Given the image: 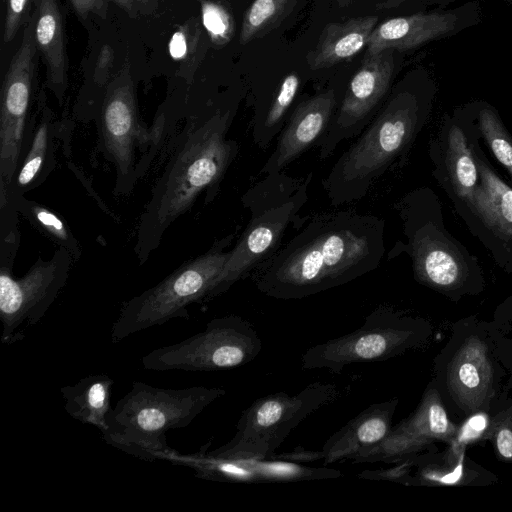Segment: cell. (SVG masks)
Wrapping results in <instances>:
<instances>
[{
  "mask_svg": "<svg viewBox=\"0 0 512 512\" xmlns=\"http://www.w3.org/2000/svg\"><path fill=\"white\" fill-rule=\"evenodd\" d=\"M301 229L250 276L264 295L309 297L377 269L385 252L384 219L354 210L306 217Z\"/></svg>",
  "mask_w": 512,
  "mask_h": 512,
  "instance_id": "6da1fadb",
  "label": "cell"
},
{
  "mask_svg": "<svg viewBox=\"0 0 512 512\" xmlns=\"http://www.w3.org/2000/svg\"><path fill=\"white\" fill-rule=\"evenodd\" d=\"M233 117L229 107L204 109L188 118L176 135L139 219L134 245L139 264L148 260L171 224L190 210L203 191L206 203L216 196L239 151L238 143L227 138Z\"/></svg>",
  "mask_w": 512,
  "mask_h": 512,
  "instance_id": "7a4b0ae2",
  "label": "cell"
},
{
  "mask_svg": "<svg viewBox=\"0 0 512 512\" xmlns=\"http://www.w3.org/2000/svg\"><path fill=\"white\" fill-rule=\"evenodd\" d=\"M425 116L414 94L393 95L323 178L330 203L340 206L364 198L372 184L407 154Z\"/></svg>",
  "mask_w": 512,
  "mask_h": 512,
  "instance_id": "3957f363",
  "label": "cell"
},
{
  "mask_svg": "<svg viewBox=\"0 0 512 512\" xmlns=\"http://www.w3.org/2000/svg\"><path fill=\"white\" fill-rule=\"evenodd\" d=\"M434 382L450 415L487 414L501 398L508 373L496 351L492 320L469 315L454 322L433 360Z\"/></svg>",
  "mask_w": 512,
  "mask_h": 512,
  "instance_id": "277c9868",
  "label": "cell"
},
{
  "mask_svg": "<svg viewBox=\"0 0 512 512\" xmlns=\"http://www.w3.org/2000/svg\"><path fill=\"white\" fill-rule=\"evenodd\" d=\"M225 394L218 387L164 389L135 381L110 411L103 439L143 460H167L174 449L167 444L166 432L188 426Z\"/></svg>",
  "mask_w": 512,
  "mask_h": 512,
  "instance_id": "5b68a950",
  "label": "cell"
},
{
  "mask_svg": "<svg viewBox=\"0 0 512 512\" xmlns=\"http://www.w3.org/2000/svg\"><path fill=\"white\" fill-rule=\"evenodd\" d=\"M312 173L292 177L284 171L266 174L241 197L250 218L216 283L211 299L226 292L237 281L280 247L290 224L308 200Z\"/></svg>",
  "mask_w": 512,
  "mask_h": 512,
  "instance_id": "8992f818",
  "label": "cell"
},
{
  "mask_svg": "<svg viewBox=\"0 0 512 512\" xmlns=\"http://www.w3.org/2000/svg\"><path fill=\"white\" fill-rule=\"evenodd\" d=\"M237 232L217 241L205 253L183 263L155 286L124 302L112 325L116 344L132 334L171 319H188V306L211 300L212 292L230 257Z\"/></svg>",
  "mask_w": 512,
  "mask_h": 512,
  "instance_id": "52a82bcc",
  "label": "cell"
},
{
  "mask_svg": "<svg viewBox=\"0 0 512 512\" xmlns=\"http://www.w3.org/2000/svg\"><path fill=\"white\" fill-rule=\"evenodd\" d=\"M398 209L418 283L453 302L483 292L485 280L476 259L448 234L441 221L426 218L418 191L407 195Z\"/></svg>",
  "mask_w": 512,
  "mask_h": 512,
  "instance_id": "ba28073f",
  "label": "cell"
},
{
  "mask_svg": "<svg viewBox=\"0 0 512 512\" xmlns=\"http://www.w3.org/2000/svg\"><path fill=\"white\" fill-rule=\"evenodd\" d=\"M433 334L434 326L429 320L379 306L355 331L309 347L302 355L301 366L339 373L347 365L385 361L423 348Z\"/></svg>",
  "mask_w": 512,
  "mask_h": 512,
  "instance_id": "9c48e42d",
  "label": "cell"
},
{
  "mask_svg": "<svg viewBox=\"0 0 512 512\" xmlns=\"http://www.w3.org/2000/svg\"><path fill=\"white\" fill-rule=\"evenodd\" d=\"M340 394L336 384L319 381L295 395L279 392L261 397L242 412L234 437L210 452L233 458H271L295 427Z\"/></svg>",
  "mask_w": 512,
  "mask_h": 512,
  "instance_id": "30bf717a",
  "label": "cell"
},
{
  "mask_svg": "<svg viewBox=\"0 0 512 512\" xmlns=\"http://www.w3.org/2000/svg\"><path fill=\"white\" fill-rule=\"evenodd\" d=\"M95 119L98 150L116 171L114 193L127 195L139 180L138 167L150 144L149 128L141 123L128 65L105 87Z\"/></svg>",
  "mask_w": 512,
  "mask_h": 512,
  "instance_id": "8fae6325",
  "label": "cell"
},
{
  "mask_svg": "<svg viewBox=\"0 0 512 512\" xmlns=\"http://www.w3.org/2000/svg\"><path fill=\"white\" fill-rule=\"evenodd\" d=\"M261 350L253 325L240 316L227 315L210 320L203 331L181 342L149 352L142 364L154 371H218L243 366Z\"/></svg>",
  "mask_w": 512,
  "mask_h": 512,
  "instance_id": "7c38bea8",
  "label": "cell"
},
{
  "mask_svg": "<svg viewBox=\"0 0 512 512\" xmlns=\"http://www.w3.org/2000/svg\"><path fill=\"white\" fill-rule=\"evenodd\" d=\"M73 261L69 251L58 247L49 260L39 257L21 278L13 277V264L0 263L2 344L21 341V328L42 319L66 285Z\"/></svg>",
  "mask_w": 512,
  "mask_h": 512,
  "instance_id": "4fadbf2b",
  "label": "cell"
},
{
  "mask_svg": "<svg viewBox=\"0 0 512 512\" xmlns=\"http://www.w3.org/2000/svg\"><path fill=\"white\" fill-rule=\"evenodd\" d=\"M21 43L5 73L0 95V182L9 184L21 152L36 123L30 116L33 100L36 53L33 15L25 22Z\"/></svg>",
  "mask_w": 512,
  "mask_h": 512,
  "instance_id": "5bb4252c",
  "label": "cell"
},
{
  "mask_svg": "<svg viewBox=\"0 0 512 512\" xmlns=\"http://www.w3.org/2000/svg\"><path fill=\"white\" fill-rule=\"evenodd\" d=\"M450 416L430 380L418 405L406 418L392 426L383 440L358 451L348 460L356 464H395L434 447L436 443L449 444L460 434V426Z\"/></svg>",
  "mask_w": 512,
  "mask_h": 512,
  "instance_id": "9a60e30c",
  "label": "cell"
},
{
  "mask_svg": "<svg viewBox=\"0 0 512 512\" xmlns=\"http://www.w3.org/2000/svg\"><path fill=\"white\" fill-rule=\"evenodd\" d=\"M392 50L366 54L350 79L322 138L316 144L320 159L330 157L338 145L358 136L382 108L393 75Z\"/></svg>",
  "mask_w": 512,
  "mask_h": 512,
  "instance_id": "2e32d148",
  "label": "cell"
},
{
  "mask_svg": "<svg viewBox=\"0 0 512 512\" xmlns=\"http://www.w3.org/2000/svg\"><path fill=\"white\" fill-rule=\"evenodd\" d=\"M166 461L189 467L201 479L234 483L295 482L337 478L338 470L310 467L277 457L266 459L223 457L200 451L183 455L173 450Z\"/></svg>",
  "mask_w": 512,
  "mask_h": 512,
  "instance_id": "e0dca14e",
  "label": "cell"
},
{
  "mask_svg": "<svg viewBox=\"0 0 512 512\" xmlns=\"http://www.w3.org/2000/svg\"><path fill=\"white\" fill-rule=\"evenodd\" d=\"M338 105L335 89L329 88L297 104L278 135L274 151L259 174H270L284 169L312 146H316L328 129Z\"/></svg>",
  "mask_w": 512,
  "mask_h": 512,
  "instance_id": "ac0fdd59",
  "label": "cell"
},
{
  "mask_svg": "<svg viewBox=\"0 0 512 512\" xmlns=\"http://www.w3.org/2000/svg\"><path fill=\"white\" fill-rule=\"evenodd\" d=\"M408 459L409 486L484 487L498 482L495 473L467 455L466 444L458 439L440 451L434 446Z\"/></svg>",
  "mask_w": 512,
  "mask_h": 512,
  "instance_id": "d6986e66",
  "label": "cell"
},
{
  "mask_svg": "<svg viewBox=\"0 0 512 512\" xmlns=\"http://www.w3.org/2000/svg\"><path fill=\"white\" fill-rule=\"evenodd\" d=\"M39 121L23 148L21 156L9 184L0 182L11 197L23 196L41 185L57 166L55 138L60 132V124L47 104L42 90L38 98Z\"/></svg>",
  "mask_w": 512,
  "mask_h": 512,
  "instance_id": "ffe728a7",
  "label": "cell"
},
{
  "mask_svg": "<svg viewBox=\"0 0 512 512\" xmlns=\"http://www.w3.org/2000/svg\"><path fill=\"white\" fill-rule=\"evenodd\" d=\"M479 183L465 204L483 226L505 245L512 244V187L504 182L486 160L478 144H472Z\"/></svg>",
  "mask_w": 512,
  "mask_h": 512,
  "instance_id": "44dd1931",
  "label": "cell"
},
{
  "mask_svg": "<svg viewBox=\"0 0 512 512\" xmlns=\"http://www.w3.org/2000/svg\"><path fill=\"white\" fill-rule=\"evenodd\" d=\"M397 397L374 403L331 435L321 451L325 465L349 459L358 451L383 440L392 428Z\"/></svg>",
  "mask_w": 512,
  "mask_h": 512,
  "instance_id": "7402d4cb",
  "label": "cell"
},
{
  "mask_svg": "<svg viewBox=\"0 0 512 512\" xmlns=\"http://www.w3.org/2000/svg\"><path fill=\"white\" fill-rule=\"evenodd\" d=\"M34 31L46 67V85L62 105L68 87L65 23L57 0H33Z\"/></svg>",
  "mask_w": 512,
  "mask_h": 512,
  "instance_id": "603a6c76",
  "label": "cell"
},
{
  "mask_svg": "<svg viewBox=\"0 0 512 512\" xmlns=\"http://www.w3.org/2000/svg\"><path fill=\"white\" fill-rule=\"evenodd\" d=\"M455 25V16L443 13H417L392 18L374 28L366 46V54L413 49L448 34Z\"/></svg>",
  "mask_w": 512,
  "mask_h": 512,
  "instance_id": "cb8c5ba5",
  "label": "cell"
},
{
  "mask_svg": "<svg viewBox=\"0 0 512 512\" xmlns=\"http://www.w3.org/2000/svg\"><path fill=\"white\" fill-rule=\"evenodd\" d=\"M377 21V16H362L327 24L307 54L309 68L320 70L351 59L367 46Z\"/></svg>",
  "mask_w": 512,
  "mask_h": 512,
  "instance_id": "d4e9b609",
  "label": "cell"
},
{
  "mask_svg": "<svg viewBox=\"0 0 512 512\" xmlns=\"http://www.w3.org/2000/svg\"><path fill=\"white\" fill-rule=\"evenodd\" d=\"M114 380L106 374L89 375L61 388L65 410L69 415L104 432L112 410L110 401Z\"/></svg>",
  "mask_w": 512,
  "mask_h": 512,
  "instance_id": "484cf974",
  "label": "cell"
},
{
  "mask_svg": "<svg viewBox=\"0 0 512 512\" xmlns=\"http://www.w3.org/2000/svg\"><path fill=\"white\" fill-rule=\"evenodd\" d=\"M442 146L440 172H445L449 188L466 204L479 183L471 141L459 125L450 124Z\"/></svg>",
  "mask_w": 512,
  "mask_h": 512,
  "instance_id": "4316f807",
  "label": "cell"
},
{
  "mask_svg": "<svg viewBox=\"0 0 512 512\" xmlns=\"http://www.w3.org/2000/svg\"><path fill=\"white\" fill-rule=\"evenodd\" d=\"M11 198L14 200L17 211L35 229L58 245V247H63L69 251L74 261L80 259L82 254L81 246L62 217L43 204L27 199L24 195Z\"/></svg>",
  "mask_w": 512,
  "mask_h": 512,
  "instance_id": "83f0119b",
  "label": "cell"
},
{
  "mask_svg": "<svg viewBox=\"0 0 512 512\" xmlns=\"http://www.w3.org/2000/svg\"><path fill=\"white\" fill-rule=\"evenodd\" d=\"M206 46L203 31L195 19L187 21L171 36L168 51L170 57L180 64L177 74L191 86L194 74L204 57Z\"/></svg>",
  "mask_w": 512,
  "mask_h": 512,
  "instance_id": "f1b7e54d",
  "label": "cell"
},
{
  "mask_svg": "<svg viewBox=\"0 0 512 512\" xmlns=\"http://www.w3.org/2000/svg\"><path fill=\"white\" fill-rule=\"evenodd\" d=\"M296 0H254L246 10L239 42L245 45L276 27L293 9Z\"/></svg>",
  "mask_w": 512,
  "mask_h": 512,
  "instance_id": "f546056e",
  "label": "cell"
},
{
  "mask_svg": "<svg viewBox=\"0 0 512 512\" xmlns=\"http://www.w3.org/2000/svg\"><path fill=\"white\" fill-rule=\"evenodd\" d=\"M487 415L480 439L491 444L499 461L512 463V397L500 399Z\"/></svg>",
  "mask_w": 512,
  "mask_h": 512,
  "instance_id": "4dcf8cb0",
  "label": "cell"
},
{
  "mask_svg": "<svg viewBox=\"0 0 512 512\" xmlns=\"http://www.w3.org/2000/svg\"><path fill=\"white\" fill-rule=\"evenodd\" d=\"M477 129L486 145L512 179V136L491 107L480 110Z\"/></svg>",
  "mask_w": 512,
  "mask_h": 512,
  "instance_id": "1f68e13d",
  "label": "cell"
},
{
  "mask_svg": "<svg viewBox=\"0 0 512 512\" xmlns=\"http://www.w3.org/2000/svg\"><path fill=\"white\" fill-rule=\"evenodd\" d=\"M18 214L14 200L0 188V263L14 264L20 243Z\"/></svg>",
  "mask_w": 512,
  "mask_h": 512,
  "instance_id": "d6a6232c",
  "label": "cell"
},
{
  "mask_svg": "<svg viewBox=\"0 0 512 512\" xmlns=\"http://www.w3.org/2000/svg\"><path fill=\"white\" fill-rule=\"evenodd\" d=\"M201 20L210 41L217 45L227 44L235 30L231 13L221 4L201 0Z\"/></svg>",
  "mask_w": 512,
  "mask_h": 512,
  "instance_id": "836d02e7",
  "label": "cell"
},
{
  "mask_svg": "<svg viewBox=\"0 0 512 512\" xmlns=\"http://www.w3.org/2000/svg\"><path fill=\"white\" fill-rule=\"evenodd\" d=\"M492 330L496 342L497 355L508 373L504 390L500 398L503 399L509 396V393L512 390V324L500 325L492 320Z\"/></svg>",
  "mask_w": 512,
  "mask_h": 512,
  "instance_id": "e575fe53",
  "label": "cell"
},
{
  "mask_svg": "<svg viewBox=\"0 0 512 512\" xmlns=\"http://www.w3.org/2000/svg\"><path fill=\"white\" fill-rule=\"evenodd\" d=\"M31 0H6V15L3 39L5 43L11 42L22 24L29 17L27 15Z\"/></svg>",
  "mask_w": 512,
  "mask_h": 512,
  "instance_id": "d590c367",
  "label": "cell"
},
{
  "mask_svg": "<svg viewBox=\"0 0 512 512\" xmlns=\"http://www.w3.org/2000/svg\"><path fill=\"white\" fill-rule=\"evenodd\" d=\"M412 466L409 459L395 463L392 467L378 470H365L357 475L359 478L386 480L409 486Z\"/></svg>",
  "mask_w": 512,
  "mask_h": 512,
  "instance_id": "8d00e7d4",
  "label": "cell"
},
{
  "mask_svg": "<svg viewBox=\"0 0 512 512\" xmlns=\"http://www.w3.org/2000/svg\"><path fill=\"white\" fill-rule=\"evenodd\" d=\"M114 57V50L110 45H104L101 48L93 74V80L97 87L105 89L110 82Z\"/></svg>",
  "mask_w": 512,
  "mask_h": 512,
  "instance_id": "74e56055",
  "label": "cell"
},
{
  "mask_svg": "<svg viewBox=\"0 0 512 512\" xmlns=\"http://www.w3.org/2000/svg\"><path fill=\"white\" fill-rule=\"evenodd\" d=\"M118 7L125 11L130 17H147L155 14L161 0H112Z\"/></svg>",
  "mask_w": 512,
  "mask_h": 512,
  "instance_id": "f35d334b",
  "label": "cell"
},
{
  "mask_svg": "<svg viewBox=\"0 0 512 512\" xmlns=\"http://www.w3.org/2000/svg\"><path fill=\"white\" fill-rule=\"evenodd\" d=\"M70 2L81 18H86L91 13L101 18L107 16L108 2L106 0H70Z\"/></svg>",
  "mask_w": 512,
  "mask_h": 512,
  "instance_id": "ab89813d",
  "label": "cell"
},
{
  "mask_svg": "<svg viewBox=\"0 0 512 512\" xmlns=\"http://www.w3.org/2000/svg\"><path fill=\"white\" fill-rule=\"evenodd\" d=\"M492 320L500 325L512 324V295L496 307Z\"/></svg>",
  "mask_w": 512,
  "mask_h": 512,
  "instance_id": "60d3db41",
  "label": "cell"
},
{
  "mask_svg": "<svg viewBox=\"0 0 512 512\" xmlns=\"http://www.w3.org/2000/svg\"><path fill=\"white\" fill-rule=\"evenodd\" d=\"M395 1L401 2V1H404V0H395Z\"/></svg>",
  "mask_w": 512,
  "mask_h": 512,
  "instance_id": "b9f144b4",
  "label": "cell"
}]
</instances>
